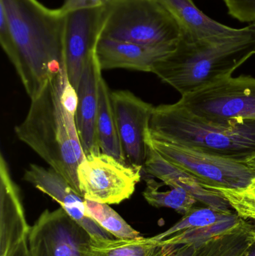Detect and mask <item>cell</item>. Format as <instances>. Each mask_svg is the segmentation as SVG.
Returning <instances> with one entry per match:
<instances>
[{"label": "cell", "instance_id": "d6986e66", "mask_svg": "<svg viewBox=\"0 0 255 256\" xmlns=\"http://www.w3.org/2000/svg\"><path fill=\"white\" fill-rule=\"evenodd\" d=\"M255 242V225L244 220L235 228L198 244L193 256H245Z\"/></svg>", "mask_w": 255, "mask_h": 256}, {"label": "cell", "instance_id": "7402d4cb", "mask_svg": "<svg viewBox=\"0 0 255 256\" xmlns=\"http://www.w3.org/2000/svg\"><path fill=\"white\" fill-rule=\"evenodd\" d=\"M88 216L103 230L118 239H136L141 233L129 225L109 204L85 200Z\"/></svg>", "mask_w": 255, "mask_h": 256}, {"label": "cell", "instance_id": "484cf974", "mask_svg": "<svg viewBox=\"0 0 255 256\" xmlns=\"http://www.w3.org/2000/svg\"><path fill=\"white\" fill-rule=\"evenodd\" d=\"M117 1L118 0H64L60 9L63 13L67 14L82 9L110 6Z\"/></svg>", "mask_w": 255, "mask_h": 256}, {"label": "cell", "instance_id": "ac0fdd59", "mask_svg": "<svg viewBox=\"0 0 255 256\" xmlns=\"http://www.w3.org/2000/svg\"><path fill=\"white\" fill-rule=\"evenodd\" d=\"M178 245L164 244L154 238L136 239L92 237L84 256H168Z\"/></svg>", "mask_w": 255, "mask_h": 256}, {"label": "cell", "instance_id": "4dcf8cb0", "mask_svg": "<svg viewBox=\"0 0 255 256\" xmlns=\"http://www.w3.org/2000/svg\"><path fill=\"white\" fill-rule=\"evenodd\" d=\"M247 164L255 172V155L251 159L249 160Z\"/></svg>", "mask_w": 255, "mask_h": 256}, {"label": "cell", "instance_id": "603a6c76", "mask_svg": "<svg viewBox=\"0 0 255 256\" xmlns=\"http://www.w3.org/2000/svg\"><path fill=\"white\" fill-rule=\"evenodd\" d=\"M244 220V219L235 212L232 216L222 222L208 226L185 230L161 240V242L164 244L170 245L200 244L212 238L235 228Z\"/></svg>", "mask_w": 255, "mask_h": 256}, {"label": "cell", "instance_id": "30bf717a", "mask_svg": "<svg viewBox=\"0 0 255 256\" xmlns=\"http://www.w3.org/2000/svg\"><path fill=\"white\" fill-rule=\"evenodd\" d=\"M111 100L126 162L143 172L147 132L155 106L127 90L111 92Z\"/></svg>", "mask_w": 255, "mask_h": 256}, {"label": "cell", "instance_id": "277c9868", "mask_svg": "<svg viewBox=\"0 0 255 256\" xmlns=\"http://www.w3.org/2000/svg\"><path fill=\"white\" fill-rule=\"evenodd\" d=\"M149 134L158 140L240 162H247L255 155V120L212 122L178 102L154 108Z\"/></svg>", "mask_w": 255, "mask_h": 256}, {"label": "cell", "instance_id": "4fadbf2b", "mask_svg": "<svg viewBox=\"0 0 255 256\" xmlns=\"http://www.w3.org/2000/svg\"><path fill=\"white\" fill-rule=\"evenodd\" d=\"M30 226L25 218L19 186L10 174L7 161L0 155V256H6L28 239Z\"/></svg>", "mask_w": 255, "mask_h": 256}, {"label": "cell", "instance_id": "7c38bea8", "mask_svg": "<svg viewBox=\"0 0 255 256\" xmlns=\"http://www.w3.org/2000/svg\"><path fill=\"white\" fill-rule=\"evenodd\" d=\"M23 179L36 189L50 196L72 218L95 238H115L97 225L87 213L85 198L53 168L30 164Z\"/></svg>", "mask_w": 255, "mask_h": 256}, {"label": "cell", "instance_id": "7a4b0ae2", "mask_svg": "<svg viewBox=\"0 0 255 256\" xmlns=\"http://www.w3.org/2000/svg\"><path fill=\"white\" fill-rule=\"evenodd\" d=\"M13 34L7 58L30 98L40 94L47 81L66 67V14L38 0H0Z\"/></svg>", "mask_w": 255, "mask_h": 256}, {"label": "cell", "instance_id": "5bb4252c", "mask_svg": "<svg viewBox=\"0 0 255 256\" xmlns=\"http://www.w3.org/2000/svg\"><path fill=\"white\" fill-rule=\"evenodd\" d=\"M147 146L143 174L156 178L169 188L185 190L206 207L220 212H233L229 201L220 191L204 186L196 178L166 160L149 143L147 142Z\"/></svg>", "mask_w": 255, "mask_h": 256}, {"label": "cell", "instance_id": "8fae6325", "mask_svg": "<svg viewBox=\"0 0 255 256\" xmlns=\"http://www.w3.org/2000/svg\"><path fill=\"white\" fill-rule=\"evenodd\" d=\"M109 6L65 14L64 56L69 80L77 90L88 58L95 54Z\"/></svg>", "mask_w": 255, "mask_h": 256}, {"label": "cell", "instance_id": "d4e9b609", "mask_svg": "<svg viewBox=\"0 0 255 256\" xmlns=\"http://www.w3.org/2000/svg\"><path fill=\"white\" fill-rule=\"evenodd\" d=\"M232 209L243 219L255 221V178L242 189H219Z\"/></svg>", "mask_w": 255, "mask_h": 256}, {"label": "cell", "instance_id": "9a60e30c", "mask_svg": "<svg viewBox=\"0 0 255 256\" xmlns=\"http://www.w3.org/2000/svg\"><path fill=\"white\" fill-rule=\"evenodd\" d=\"M101 78L102 69L95 52L87 61L76 90V126L85 156L101 152L97 135L99 82Z\"/></svg>", "mask_w": 255, "mask_h": 256}, {"label": "cell", "instance_id": "3957f363", "mask_svg": "<svg viewBox=\"0 0 255 256\" xmlns=\"http://www.w3.org/2000/svg\"><path fill=\"white\" fill-rule=\"evenodd\" d=\"M255 54V22L239 34L199 40L181 38L175 50L152 73L181 96L232 76Z\"/></svg>", "mask_w": 255, "mask_h": 256}, {"label": "cell", "instance_id": "9c48e42d", "mask_svg": "<svg viewBox=\"0 0 255 256\" xmlns=\"http://www.w3.org/2000/svg\"><path fill=\"white\" fill-rule=\"evenodd\" d=\"M92 236L62 208L42 212L30 228L32 256H84Z\"/></svg>", "mask_w": 255, "mask_h": 256}, {"label": "cell", "instance_id": "f546056e", "mask_svg": "<svg viewBox=\"0 0 255 256\" xmlns=\"http://www.w3.org/2000/svg\"><path fill=\"white\" fill-rule=\"evenodd\" d=\"M245 256H255V242L253 245H252L251 248L249 250L247 254H246Z\"/></svg>", "mask_w": 255, "mask_h": 256}, {"label": "cell", "instance_id": "52a82bcc", "mask_svg": "<svg viewBox=\"0 0 255 256\" xmlns=\"http://www.w3.org/2000/svg\"><path fill=\"white\" fill-rule=\"evenodd\" d=\"M178 103L198 117L216 123L255 120V78H226L181 96Z\"/></svg>", "mask_w": 255, "mask_h": 256}, {"label": "cell", "instance_id": "4316f807", "mask_svg": "<svg viewBox=\"0 0 255 256\" xmlns=\"http://www.w3.org/2000/svg\"><path fill=\"white\" fill-rule=\"evenodd\" d=\"M198 244L178 245L175 250L168 256H193Z\"/></svg>", "mask_w": 255, "mask_h": 256}, {"label": "cell", "instance_id": "5b68a950", "mask_svg": "<svg viewBox=\"0 0 255 256\" xmlns=\"http://www.w3.org/2000/svg\"><path fill=\"white\" fill-rule=\"evenodd\" d=\"M100 37L175 50L181 32L160 0H118L109 6Z\"/></svg>", "mask_w": 255, "mask_h": 256}, {"label": "cell", "instance_id": "cb8c5ba5", "mask_svg": "<svg viewBox=\"0 0 255 256\" xmlns=\"http://www.w3.org/2000/svg\"><path fill=\"white\" fill-rule=\"evenodd\" d=\"M235 212H220L210 207L193 208L189 213L184 215L181 220L178 221L167 231L153 238L158 242H161L185 230L208 226L222 222L232 216Z\"/></svg>", "mask_w": 255, "mask_h": 256}, {"label": "cell", "instance_id": "ba28073f", "mask_svg": "<svg viewBox=\"0 0 255 256\" xmlns=\"http://www.w3.org/2000/svg\"><path fill=\"white\" fill-rule=\"evenodd\" d=\"M143 172L106 154L87 155L79 164L78 180L85 200L118 204L130 198Z\"/></svg>", "mask_w": 255, "mask_h": 256}, {"label": "cell", "instance_id": "ffe728a7", "mask_svg": "<svg viewBox=\"0 0 255 256\" xmlns=\"http://www.w3.org/2000/svg\"><path fill=\"white\" fill-rule=\"evenodd\" d=\"M97 135L102 153L110 155L120 162L127 164L118 136L111 100V91L103 76L99 82Z\"/></svg>", "mask_w": 255, "mask_h": 256}, {"label": "cell", "instance_id": "f1b7e54d", "mask_svg": "<svg viewBox=\"0 0 255 256\" xmlns=\"http://www.w3.org/2000/svg\"><path fill=\"white\" fill-rule=\"evenodd\" d=\"M236 1L246 12L255 14V0H236Z\"/></svg>", "mask_w": 255, "mask_h": 256}, {"label": "cell", "instance_id": "e0dca14e", "mask_svg": "<svg viewBox=\"0 0 255 256\" xmlns=\"http://www.w3.org/2000/svg\"><path fill=\"white\" fill-rule=\"evenodd\" d=\"M179 26L181 38L199 40L239 34L244 28H232L204 14L193 0H160Z\"/></svg>", "mask_w": 255, "mask_h": 256}, {"label": "cell", "instance_id": "44dd1931", "mask_svg": "<svg viewBox=\"0 0 255 256\" xmlns=\"http://www.w3.org/2000/svg\"><path fill=\"white\" fill-rule=\"evenodd\" d=\"M146 188L143 196L148 204L153 207L168 208L173 209L182 215L187 214L194 208L197 200L185 190L180 188H171L166 191L160 190L163 183H158L154 178L145 176Z\"/></svg>", "mask_w": 255, "mask_h": 256}, {"label": "cell", "instance_id": "83f0119b", "mask_svg": "<svg viewBox=\"0 0 255 256\" xmlns=\"http://www.w3.org/2000/svg\"><path fill=\"white\" fill-rule=\"evenodd\" d=\"M6 256H32L28 248V239L18 244Z\"/></svg>", "mask_w": 255, "mask_h": 256}, {"label": "cell", "instance_id": "8992f818", "mask_svg": "<svg viewBox=\"0 0 255 256\" xmlns=\"http://www.w3.org/2000/svg\"><path fill=\"white\" fill-rule=\"evenodd\" d=\"M146 142L163 158L179 167L211 189H242L255 178V172L247 162L223 158L151 136Z\"/></svg>", "mask_w": 255, "mask_h": 256}, {"label": "cell", "instance_id": "2e32d148", "mask_svg": "<svg viewBox=\"0 0 255 256\" xmlns=\"http://www.w3.org/2000/svg\"><path fill=\"white\" fill-rule=\"evenodd\" d=\"M169 48L100 38L96 54L102 70L124 68L151 72L174 52Z\"/></svg>", "mask_w": 255, "mask_h": 256}, {"label": "cell", "instance_id": "1f68e13d", "mask_svg": "<svg viewBox=\"0 0 255 256\" xmlns=\"http://www.w3.org/2000/svg\"></svg>", "mask_w": 255, "mask_h": 256}, {"label": "cell", "instance_id": "6da1fadb", "mask_svg": "<svg viewBox=\"0 0 255 256\" xmlns=\"http://www.w3.org/2000/svg\"><path fill=\"white\" fill-rule=\"evenodd\" d=\"M77 94L66 67L31 99L25 120L14 128L19 140L81 194L77 170L85 158L76 126Z\"/></svg>", "mask_w": 255, "mask_h": 256}]
</instances>
